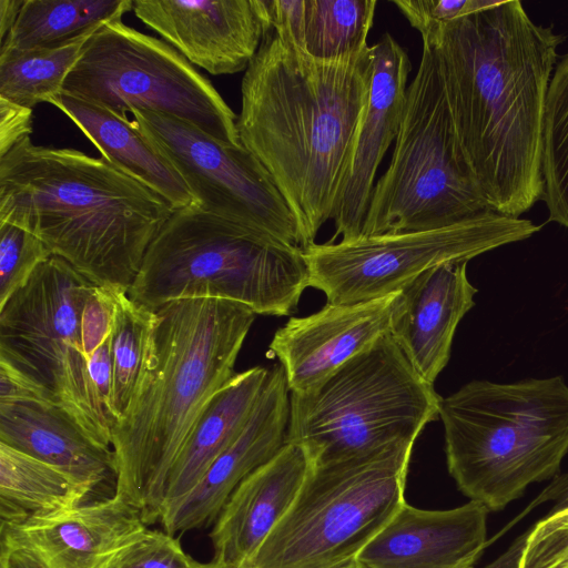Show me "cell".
I'll use <instances>...</instances> for the list:
<instances>
[{"label":"cell","instance_id":"1","mask_svg":"<svg viewBox=\"0 0 568 568\" xmlns=\"http://www.w3.org/2000/svg\"><path fill=\"white\" fill-rule=\"evenodd\" d=\"M564 40L518 0L423 40L437 51L459 144L493 212L520 217L544 197L545 104Z\"/></svg>","mask_w":568,"mask_h":568},{"label":"cell","instance_id":"2","mask_svg":"<svg viewBox=\"0 0 568 568\" xmlns=\"http://www.w3.org/2000/svg\"><path fill=\"white\" fill-rule=\"evenodd\" d=\"M373 74L371 47L320 60L271 28L245 70L236 129L293 213L304 250L333 220Z\"/></svg>","mask_w":568,"mask_h":568},{"label":"cell","instance_id":"3","mask_svg":"<svg viewBox=\"0 0 568 568\" xmlns=\"http://www.w3.org/2000/svg\"><path fill=\"white\" fill-rule=\"evenodd\" d=\"M174 210L102 156L28 138L0 158V223L31 232L100 287L129 292Z\"/></svg>","mask_w":568,"mask_h":568},{"label":"cell","instance_id":"4","mask_svg":"<svg viewBox=\"0 0 568 568\" xmlns=\"http://www.w3.org/2000/svg\"><path fill=\"white\" fill-rule=\"evenodd\" d=\"M256 313L233 301L189 298L155 311L139 381L112 430L115 493L160 520L169 471L234 366Z\"/></svg>","mask_w":568,"mask_h":568},{"label":"cell","instance_id":"5","mask_svg":"<svg viewBox=\"0 0 568 568\" xmlns=\"http://www.w3.org/2000/svg\"><path fill=\"white\" fill-rule=\"evenodd\" d=\"M447 467L489 511L555 477L568 454V385L561 376L471 381L442 397Z\"/></svg>","mask_w":568,"mask_h":568},{"label":"cell","instance_id":"6","mask_svg":"<svg viewBox=\"0 0 568 568\" xmlns=\"http://www.w3.org/2000/svg\"><path fill=\"white\" fill-rule=\"evenodd\" d=\"M303 250L210 214L175 209L148 247L128 295L151 311L189 298L241 303L286 316L308 286Z\"/></svg>","mask_w":568,"mask_h":568},{"label":"cell","instance_id":"7","mask_svg":"<svg viewBox=\"0 0 568 568\" xmlns=\"http://www.w3.org/2000/svg\"><path fill=\"white\" fill-rule=\"evenodd\" d=\"M440 399L387 334L313 389L291 393L286 442L312 466L341 462L416 440L439 417Z\"/></svg>","mask_w":568,"mask_h":568},{"label":"cell","instance_id":"8","mask_svg":"<svg viewBox=\"0 0 568 568\" xmlns=\"http://www.w3.org/2000/svg\"><path fill=\"white\" fill-rule=\"evenodd\" d=\"M488 211L455 131L437 51L423 44L392 159L358 239L442 227Z\"/></svg>","mask_w":568,"mask_h":568},{"label":"cell","instance_id":"9","mask_svg":"<svg viewBox=\"0 0 568 568\" xmlns=\"http://www.w3.org/2000/svg\"><path fill=\"white\" fill-rule=\"evenodd\" d=\"M415 440L312 466L293 504L241 568H336L355 560L405 503Z\"/></svg>","mask_w":568,"mask_h":568},{"label":"cell","instance_id":"10","mask_svg":"<svg viewBox=\"0 0 568 568\" xmlns=\"http://www.w3.org/2000/svg\"><path fill=\"white\" fill-rule=\"evenodd\" d=\"M94 286L57 255L43 262L0 308V364L112 448V426L99 404L82 341L83 308Z\"/></svg>","mask_w":568,"mask_h":568},{"label":"cell","instance_id":"11","mask_svg":"<svg viewBox=\"0 0 568 568\" xmlns=\"http://www.w3.org/2000/svg\"><path fill=\"white\" fill-rule=\"evenodd\" d=\"M62 93L122 119L133 110L171 115L223 143L241 145L237 116L214 85L172 45L122 19L93 32Z\"/></svg>","mask_w":568,"mask_h":568},{"label":"cell","instance_id":"12","mask_svg":"<svg viewBox=\"0 0 568 568\" xmlns=\"http://www.w3.org/2000/svg\"><path fill=\"white\" fill-rule=\"evenodd\" d=\"M540 225L493 211L442 227L381 234L303 250L308 286L329 304H355L398 292L423 272L529 239Z\"/></svg>","mask_w":568,"mask_h":568},{"label":"cell","instance_id":"13","mask_svg":"<svg viewBox=\"0 0 568 568\" xmlns=\"http://www.w3.org/2000/svg\"><path fill=\"white\" fill-rule=\"evenodd\" d=\"M152 149L210 214L280 243L301 247L296 220L272 176L242 144L230 145L178 118L133 110Z\"/></svg>","mask_w":568,"mask_h":568},{"label":"cell","instance_id":"14","mask_svg":"<svg viewBox=\"0 0 568 568\" xmlns=\"http://www.w3.org/2000/svg\"><path fill=\"white\" fill-rule=\"evenodd\" d=\"M132 10L213 75L246 70L271 29L270 0H133Z\"/></svg>","mask_w":568,"mask_h":568},{"label":"cell","instance_id":"15","mask_svg":"<svg viewBox=\"0 0 568 568\" xmlns=\"http://www.w3.org/2000/svg\"><path fill=\"white\" fill-rule=\"evenodd\" d=\"M288 393L283 366L273 365L240 435L192 490L162 515L160 523L164 531L174 536L212 526L239 484L280 452L287 438Z\"/></svg>","mask_w":568,"mask_h":568},{"label":"cell","instance_id":"16","mask_svg":"<svg viewBox=\"0 0 568 568\" xmlns=\"http://www.w3.org/2000/svg\"><path fill=\"white\" fill-rule=\"evenodd\" d=\"M397 292L355 304H329L291 317L274 334L270 351L283 366L291 393L316 387L346 362L389 334Z\"/></svg>","mask_w":568,"mask_h":568},{"label":"cell","instance_id":"17","mask_svg":"<svg viewBox=\"0 0 568 568\" xmlns=\"http://www.w3.org/2000/svg\"><path fill=\"white\" fill-rule=\"evenodd\" d=\"M373 74L368 103L363 115L349 171L333 217L334 240L353 241L362 226L374 190L377 169L396 140L407 95L412 63L406 50L389 34L371 47Z\"/></svg>","mask_w":568,"mask_h":568},{"label":"cell","instance_id":"18","mask_svg":"<svg viewBox=\"0 0 568 568\" xmlns=\"http://www.w3.org/2000/svg\"><path fill=\"white\" fill-rule=\"evenodd\" d=\"M489 510L480 503L425 510L406 501L358 552V568H474L487 545Z\"/></svg>","mask_w":568,"mask_h":568},{"label":"cell","instance_id":"19","mask_svg":"<svg viewBox=\"0 0 568 568\" xmlns=\"http://www.w3.org/2000/svg\"><path fill=\"white\" fill-rule=\"evenodd\" d=\"M476 293L466 261L436 265L397 292L389 334L426 383L433 385L447 365L455 331Z\"/></svg>","mask_w":568,"mask_h":568},{"label":"cell","instance_id":"20","mask_svg":"<svg viewBox=\"0 0 568 568\" xmlns=\"http://www.w3.org/2000/svg\"><path fill=\"white\" fill-rule=\"evenodd\" d=\"M312 468L304 448L288 443L234 489L213 524V559L233 568L257 550L286 514Z\"/></svg>","mask_w":568,"mask_h":568},{"label":"cell","instance_id":"21","mask_svg":"<svg viewBox=\"0 0 568 568\" xmlns=\"http://www.w3.org/2000/svg\"><path fill=\"white\" fill-rule=\"evenodd\" d=\"M146 526L142 510L114 494L21 524H1L0 532L34 549L52 568H101Z\"/></svg>","mask_w":568,"mask_h":568},{"label":"cell","instance_id":"22","mask_svg":"<svg viewBox=\"0 0 568 568\" xmlns=\"http://www.w3.org/2000/svg\"><path fill=\"white\" fill-rule=\"evenodd\" d=\"M0 442L59 468L90 494L116 477L113 449L95 442L64 408L45 400L0 404Z\"/></svg>","mask_w":568,"mask_h":568},{"label":"cell","instance_id":"23","mask_svg":"<svg viewBox=\"0 0 568 568\" xmlns=\"http://www.w3.org/2000/svg\"><path fill=\"white\" fill-rule=\"evenodd\" d=\"M267 374L268 368L263 366L236 373L212 398L169 471L160 519L192 490L240 435L261 395Z\"/></svg>","mask_w":568,"mask_h":568},{"label":"cell","instance_id":"24","mask_svg":"<svg viewBox=\"0 0 568 568\" xmlns=\"http://www.w3.org/2000/svg\"><path fill=\"white\" fill-rule=\"evenodd\" d=\"M50 104L82 131L103 159L155 191L174 209L196 204L184 182L145 141L134 121L64 93Z\"/></svg>","mask_w":568,"mask_h":568},{"label":"cell","instance_id":"25","mask_svg":"<svg viewBox=\"0 0 568 568\" xmlns=\"http://www.w3.org/2000/svg\"><path fill=\"white\" fill-rule=\"evenodd\" d=\"M90 493L59 468L0 442V518L17 525L84 503Z\"/></svg>","mask_w":568,"mask_h":568},{"label":"cell","instance_id":"26","mask_svg":"<svg viewBox=\"0 0 568 568\" xmlns=\"http://www.w3.org/2000/svg\"><path fill=\"white\" fill-rule=\"evenodd\" d=\"M133 0H24L0 51L55 48L122 19Z\"/></svg>","mask_w":568,"mask_h":568},{"label":"cell","instance_id":"27","mask_svg":"<svg viewBox=\"0 0 568 568\" xmlns=\"http://www.w3.org/2000/svg\"><path fill=\"white\" fill-rule=\"evenodd\" d=\"M93 32L55 48L0 51V98L29 109L50 103Z\"/></svg>","mask_w":568,"mask_h":568},{"label":"cell","instance_id":"28","mask_svg":"<svg viewBox=\"0 0 568 568\" xmlns=\"http://www.w3.org/2000/svg\"><path fill=\"white\" fill-rule=\"evenodd\" d=\"M304 44L320 60L357 55L369 48L376 0H304Z\"/></svg>","mask_w":568,"mask_h":568},{"label":"cell","instance_id":"29","mask_svg":"<svg viewBox=\"0 0 568 568\" xmlns=\"http://www.w3.org/2000/svg\"><path fill=\"white\" fill-rule=\"evenodd\" d=\"M542 178L548 221L568 229V52L557 62L547 92Z\"/></svg>","mask_w":568,"mask_h":568},{"label":"cell","instance_id":"30","mask_svg":"<svg viewBox=\"0 0 568 568\" xmlns=\"http://www.w3.org/2000/svg\"><path fill=\"white\" fill-rule=\"evenodd\" d=\"M154 321L155 311L135 302L125 291H114L111 355L113 403L118 419L134 393Z\"/></svg>","mask_w":568,"mask_h":568},{"label":"cell","instance_id":"31","mask_svg":"<svg viewBox=\"0 0 568 568\" xmlns=\"http://www.w3.org/2000/svg\"><path fill=\"white\" fill-rule=\"evenodd\" d=\"M53 254L34 234L0 223V308Z\"/></svg>","mask_w":568,"mask_h":568},{"label":"cell","instance_id":"32","mask_svg":"<svg viewBox=\"0 0 568 568\" xmlns=\"http://www.w3.org/2000/svg\"><path fill=\"white\" fill-rule=\"evenodd\" d=\"M179 539L166 531L144 529L114 551L101 568H202Z\"/></svg>","mask_w":568,"mask_h":568},{"label":"cell","instance_id":"33","mask_svg":"<svg viewBox=\"0 0 568 568\" xmlns=\"http://www.w3.org/2000/svg\"><path fill=\"white\" fill-rule=\"evenodd\" d=\"M516 568H568V506L552 510L526 535Z\"/></svg>","mask_w":568,"mask_h":568},{"label":"cell","instance_id":"34","mask_svg":"<svg viewBox=\"0 0 568 568\" xmlns=\"http://www.w3.org/2000/svg\"><path fill=\"white\" fill-rule=\"evenodd\" d=\"M410 26L422 36L430 38L440 27L464 17L494 7V0H394Z\"/></svg>","mask_w":568,"mask_h":568},{"label":"cell","instance_id":"35","mask_svg":"<svg viewBox=\"0 0 568 568\" xmlns=\"http://www.w3.org/2000/svg\"><path fill=\"white\" fill-rule=\"evenodd\" d=\"M89 373L99 404L113 427L118 416L113 403V366L111 355V334L104 339L89 358Z\"/></svg>","mask_w":568,"mask_h":568},{"label":"cell","instance_id":"36","mask_svg":"<svg viewBox=\"0 0 568 568\" xmlns=\"http://www.w3.org/2000/svg\"><path fill=\"white\" fill-rule=\"evenodd\" d=\"M304 0H270L271 28L285 42L305 50Z\"/></svg>","mask_w":568,"mask_h":568},{"label":"cell","instance_id":"37","mask_svg":"<svg viewBox=\"0 0 568 568\" xmlns=\"http://www.w3.org/2000/svg\"><path fill=\"white\" fill-rule=\"evenodd\" d=\"M32 109L0 98V158L32 133Z\"/></svg>","mask_w":568,"mask_h":568},{"label":"cell","instance_id":"38","mask_svg":"<svg viewBox=\"0 0 568 568\" xmlns=\"http://www.w3.org/2000/svg\"><path fill=\"white\" fill-rule=\"evenodd\" d=\"M0 568H52L34 549L0 532Z\"/></svg>","mask_w":568,"mask_h":568},{"label":"cell","instance_id":"39","mask_svg":"<svg viewBox=\"0 0 568 568\" xmlns=\"http://www.w3.org/2000/svg\"><path fill=\"white\" fill-rule=\"evenodd\" d=\"M24 0H0V41L16 24Z\"/></svg>","mask_w":568,"mask_h":568},{"label":"cell","instance_id":"40","mask_svg":"<svg viewBox=\"0 0 568 568\" xmlns=\"http://www.w3.org/2000/svg\"><path fill=\"white\" fill-rule=\"evenodd\" d=\"M562 493L564 495L561 496L559 504L554 509H560L568 506V474L566 475V485Z\"/></svg>","mask_w":568,"mask_h":568},{"label":"cell","instance_id":"41","mask_svg":"<svg viewBox=\"0 0 568 568\" xmlns=\"http://www.w3.org/2000/svg\"><path fill=\"white\" fill-rule=\"evenodd\" d=\"M202 568H233V567L211 560L210 562H204Z\"/></svg>","mask_w":568,"mask_h":568},{"label":"cell","instance_id":"42","mask_svg":"<svg viewBox=\"0 0 568 568\" xmlns=\"http://www.w3.org/2000/svg\"><path fill=\"white\" fill-rule=\"evenodd\" d=\"M336 568H358V567H357L355 560H353V561L346 562L342 566H338Z\"/></svg>","mask_w":568,"mask_h":568}]
</instances>
